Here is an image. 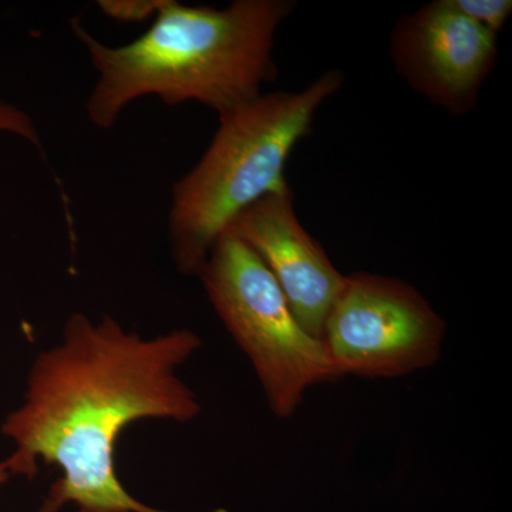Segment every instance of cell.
Listing matches in <instances>:
<instances>
[{
	"label": "cell",
	"instance_id": "cell-8",
	"mask_svg": "<svg viewBox=\"0 0 512 512\" xmlns=\"http://www.w3.org/2000/svg\"><path fill=\"white\" fill-rule=\"evenodd\" d=\"M454 8L488 32L498 35L512 13L511 0H451Z\"/></svg>",
	"mask_w": 512,
	"mask_h": 512
},
{
	"label": "cell",
	"instance_id": "cell-11",
	"mask_svg": "<svg viewBox=\"0 0 512 512\" xmlns=\"http://www.w3.org/2000/svg\"><path fill=\"white\" fill-rule=\"evenodd\" d=\"M10 477L12 476H10L9 468L6 466L5 460L0 461V487L8 483Z\"/></svg>",
	"mask_w": 512,
	"mask_h": 512
},
{
	"label": "cell",
	"instance_id": "cell-3",
	"mask_svg": "<svg viewBox=\"0 0 512 512\" xmlns=\"http://www.w3.org/2000/svg\"><path fill=\"white\" fill-rule=\"evenodd\" d=\"M343 80L342 72L329 70L301 92L264 93L221 117L200 161L171 190L168 241L178 272L197 275L241 212L288 187L285 165L293 148Z\"/></svg>",
	"mask_w": 512,
	"mask_h": 512
},
{
	"label": "cell",
	"instance_id": "cell-5",
	"mask_svg": "<svg viewBox=\"0 0 512 512\" xmlns=\"http://www.w3.org/2000/svg\"><path fill=\"white\" fill-rule=\"evenodd\" d=\"M447 325L414 286L356 272L323 325L320 343L336 375L397 379L440 360Z\"/></svg>",
	"mask_w": 512,
	"mask_h": 512
},
{
	"label": "cell",
	"instance_id": "cell-2",
	"mask_svg": "<svg viewBox=\"0 0 512 512\" xmlns=\"http://www.w3.org/2000/svg\"><path fill=\"white\" fill-rule=\"evenodd\" d=\"M295 9L293 0H235L224 9L167 0L151 28L123 46L104 45L73 22L97 73L86 103L90 123L110 130L144 97L198 103L218 119L251 103L278 76L276 33Z\"/></svg>",
	"mask_w": 512,
	"mask_h": 512
},
{
	"label": "cell",
	"instance_id": "cell-10",
	"mask_svg": "<svg viewBox=\"0 0 512 512\" xmlns=\"http://www.w3.org/2000/svg\"><path fill=\"white\" fill-rule=\"evenodd\" d=\"M0 131L15 134L42 150V138L32 117L26 111L2 99H0Z\"/></svg>",
	"mask_w": 512,
	"mask_h": 512
},
{
	"label": "cell",
	"instance_id": "cell-7",
	"mask_svg": "<svg viewBox=\"0 0 512 512\" xmlns=\"http://www.w3.org/2000/svg\"><path fill=\"white\" fill-rule=\"evenodd\" d=\"M227 231L254 249L281 286L302 328L320 340L346 275L299 221L291 185L256 201Z\"/></svg>",
	"mask_w": 512,
	"mask_h": 512
},
{
	"label": "cell",
	"instance_id": "cell-6",
	"mask_svg": "<svg viewBox=\"0 0 512 512\" xmlns=\"http://www.w3.org/2000/svg\"><path fill=\"white\" fill-rule=\"evenodd\" d=\"M390 56L410 89L453 116H466L497 64V36L461 15L451 0H434L397 20Z\"/></svg>",
	"mask_w": 512,
	"mask_h": 512
},
{
	"label": "cell",
	"instance_id": "cell-1",
	"mask_svg": "<svg viewBox=\"0 0 512 512\" xmlns=\"http://www.w3.org/2000/svg\"><path fill=\"white\" fill-rule=\"evenodd\" d=\"M201 346L190 329L144 338L109 315H70L60 342L37 355L23 403L0 427L15 443L5 460L10 476L33 478L39 463L60 470L37 512L67 504L79 512H170L128 493L114 454L136 421L198 419L200 400L180 369Z\"/></svg>",
	"mask_w": 512,
	"mask_h": 512
},
{
	"label": "cell",
	"instance_id": "cell-9",
	"mask_svg": "<svg viewBox=\"0 0 512 512\" xmlns=\"http://www.w3.org/2000/svg\"><path fill=\"white\" fill-rule=\"evenodd\" d=\"M167 0H100L97 6L104 16L124 23L156 19Z\"/></svg>",
	"mask_w": 512,
	"mask_h": 512
},
{
	"label": "cell",
	"instance_id": "cell-4",
	"mask_svg": "<svg viewBox=\"0 0 512 512\" xmlns=\"http://www.w3.org/2000/svg\"><path fill=\"white\" fill-rule=\"evenodd\" d=\"M197 276L278 419H291L316 384L339 379L322 343L302 328L268 266L234 232L218 238Z\"/></svg>",
	"mask_w": 512,
	"mask_h": 512
}]
</instances>
